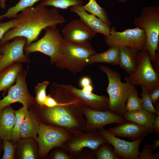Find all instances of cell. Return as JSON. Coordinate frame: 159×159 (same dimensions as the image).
Listing matches in <instances>:
<instances>
[{
    "label": "cell",
    "instance_id": "29",
    "mask_svg": "<svg viewBox=\"0 0 159 159\" xmlns=\"http://www.w3.org/2000/svg\"><path fill=\"white\" fill-rule=\"evenodd\" d=\"M83 0H42L40 4L45 7L52 6L62 9L82 5Z\"/></svg>",
    "mask_w": 159,
    "mask_h": 159
},
{
    "label": "cell",
    "instance_id": "7",
    "mask_svg": "<svg viewBox=\"0 0 159 159\" xmlns=\"http://www.w3.org/2000/svg\"><path fill=\"white\" fill-rule=\"evenodd\" d=\"M70 132L60 127L40 122L38 136L35 138L39 146L38 156L44 158L53 148L62 146L72 137Z\"/></svg>",
    "mask_w": 159,
    "mask_h": 159
},
{
    "label": "cell",
    "instance_id": "32",
    "mask_svg": "<svg viewBox=\"0 0 159 159\" xmlns=\"http://www.w3.org/2000/svg\"><path fill=\"white\" fill-rule=\"evenodd\" d=\"M49 82L44 81L38 84L35 87L34 90L36 94L35 98V101L39 106L42 108L45 107L44 102L46 95V89L49 84Z\"/></svg>",
    "mask_w": 159,
    "mask_h": 159
},
{
    "label": "cell",
    "instance_id": "35",
    "mask_svg": "<svg viewBox=\"0 0 159 159\" xmlns=\"http://www.w3.org/2000/svg\"><path fill=\"white\" fill-rule=\"evenodd\" d=\"M2 141V147L4 153L1 159H14L16 145H13L9 140H3Z\"/></svg>",
    "mask_w": 159,
    "mask_h": 159
},
{
    "label": "cell",
    "instance_id": "27",
    "mask_svg": "<svg viewBox=\"0 0 159 159\" xmlns=\"http://www.w3.org/2000/svg\"><path fill=\"white\" fill-rule=\"evenodd\" d=\"M83 6L87 11L97 16L111 28V23L107 12L104 8L99 5L96 0H89Z\"/></svg>",
    "mask_w": 159,
    "mask_h": 159
},
{
    "label": "cell",
    "instance_id": "33",
    "mask_svg": "<svg viewBox=\"0 0 159 159\" xmlns=\"http://www.w3.org/2000/svg\"><path fill=\"white\" fill-rule=\"evenodd\" d=\"M141 86L142 90L141 95L143 108L149 112L158 115L159 114V111H157L154 107L150 99L149 94L147 89L143 86Z\"/></svg>",
    "mask_w": 159,
    "mask_h": 159
},
{
    "label": "cell",
    "instance_id": "12",
    "mask_svg": "<svg viewBox=\"0 0 159 159\" xmlns=\"http://www.w3.org/2000/svg\"><path fill=\"white\" fill-rule=\"evenodd\" d=\"M74 134V136L67 141L62 146L72 154H78L85 148L96 150L101 144L109 143L97 130L86 134L80 132Z\"/></svg>",
    "mask_w": 159,
    "mask_h": 159
},
{
    "label": "cell",
    "instance_id": "42",
    "mask_svg": "<svg viewBox=\"0 0 159 159\" xmlns=\"http://www.w3.org/2000/svg\"><path fill=\"white\" fill-rule=\"evenodd\" d=\"M93 89V87L91 84L83 87L82 90L86 92H92Z\"/></svg>",
    "mask_w": 159,
    "mask_h": 159
},
{
    "label": "cell",
    "instance_id": "20",
    "mask_svg": "<svg viewBox=\"0 0 159 159\" xmlns=\"http://www.w3.org/2000/svg\"><path fill=\"white\" fill-rule=\"evenodd\" d=\"M15 119L14 111L10 105L0 112V140L11 141Z\"/></svg>",
    "mask_w": 159,
    "mask_h": 159
},
{
    "label": "cell",
    "instance_id": "46",
    "mask_svg": "<svg viewBox=\"0 0 159 159\" xmlns=\"http://www.w3.org/2000/svg\"><path fill=\"white\" fill-rule=\"evenodd\" d=\"M1 140H0V154L1 152V149H2V143H1Z\"/></svg>",
    "mask_w": 159,
    "mask_h": 159
},
{
    "label": "cell",
    "instance_id": "30",
    "mask_svg": "<svg viewBox=\"0 0 159 159\" xmlns=\"http://www.w3.org/2000/svg\"><path fill=\"white\" fill-rule=\"evenodd\" d=\"M109 143H105L100 145L96 150L95 155L98 159H120V157L116 155Z\"/></svg>",
    "mask_w": 159,
    "mask_h": 159
},
{
    "label": "cell",
    "instance_id": "5",
    "mask_svg": "<svg viewBox=\"0 0 159 159\" xmlns=\"http://www.w3.org/2000/svg\"><path fill=\"white\" fill-rule=\"evenodd\" d=\"M151 63L149 54L145 50H140L135 72L125 78L126 82L135 86H143L149 93L159 86V75Z\"/></svg>",
    "mask_w": 159,
    "mask_h": 159
},
{
    "label": "cell",
    "instance_id": "11",
    "mask_svg": "<svg viewBox=\"0 0 159 159\" xmlns=\"http://www.w3.org/2000/svg\"><path fill=\"white\" fill-rule=\"evenodd\" d=\"M11 42H6L0 45V52L2 57L0 59V72L15 63H25L29 60L24 54V49L27 42L24 37H15Z\"/></svg>",
    "mask_w": 159,
    "mask_h": 159
},
{
    "label": "cell",
    "instance_id": "2",
    "mask_svg": "<svg viewBox=\"0 0 159 159\" xmlns=\"http://www.w3.org/2000/svg\"><path fill=\"white\" fill-rule=\"evenodd\" d=\"M140 16L134 19L136 27L143 29L146 35L145 50L148 52L151 62L159 72L158 56L159 39V7L153 6L143 8L140 12Z\"/></svg>",
    "mask_w": 159,
    "mask_h": 159
},
{
    "label": "cell",
    "instance_id": "37",
    "mask_svg": "<svg viewBox=\"0 0 159 159\" xmlns=\"http://www.w3.org/2000/svg\"><path fill=\"white\" fill-rule=\"evenodd\" d=\"M17 24L16 18L5 22L0 21V40L8 31L16 26Z\"/></svg>",
    "mask_w": 159,
    "mask_h": 159
},
{
    "label": "cell",
    "instance_id": "10",
    "mask_svg": "<svg viewBox=\"0 0 159 159\" xmlns=\"http://www.w3.org/2000/svg\"><path fill=\"white\" fill-rule=\"evenodd\" d=\"M26 72L21 70L15 84L8 90L6 96L0 100V112L5 107L11 104L19 102L28 107L34 104L35 99L30 95L26 81Z\"/></svg>",
    "mask_w": 159,
    "mask_h": 159
},
{
    "label": "cell",
    "instance_id": "8",
    "mask_svg": "<svg viewBox=\"0 0 159 159\" xmlns=\"http://www.w3.org/2000/svg\"><path fill=\"white\" fill-rule=\"evenodd\" d=\"M115 28H111L109 35L105 37V41L109 47L125 46L140 51L145 50L146 37L143 29L136 27L117 32Z\"/></svg>",
    "mask_w": 159,
    "mask_h": 159
},
{
    "label": "cell",
    "instance_id": "1",
    "mask_svg": "<svg viewBox=\"0 0 159 159\" xmlns=\"http://www.w3.org/2000/svg\"><path fill=\"white\" fill-rule=\"evenodd\" d=\"M16 26L8 31L0 40L2 45L17 37L27 39L26 46L36 40L42 31L48 27H56L64 23V17L58 9H48L39 4L37 6L27 8L18 15Z\"/></svg>",
    "mask_w": 159,
    "mask_h": 159
},
{
    "label": "cell",
    "instance_id": "38",
    "mask_svg": "<svg viewBox=\"0 0 159 159\" xmlns=\"http://www.w3.org/2000/svg\"><path fill=\"white\" fill-rule=\"evenodd\" d=\"M149 94L153 104H155L158 102L159 100V86L155 87Z\"/></svg>",
    "mask_w": 159,
    "mask_h": 159
},
{
    "label": "cell",
    "instance_id": "28",
    "mask_svg": "<svg viewBox=\"0 0 159 159\" xmlns=\"http://www.w3.org/2000/svg\"><path fill=\"white\" fill-rule=\"evenodd\" d=\"M28 107L23 106L19 110L14 111L15 119L13 133L11 140L17 142L21 139L20 130L24 117L28 112Z\"/></svg>",
    "mask_w": 159,
    "mask_h": 159
},
{
    "label": "cell",
    "instance_id": "13",
    "mask_svg": "<svg viewBox=\"0 0 159 159\" xmlns=\"http://www.w3.org/2000/svg\"><path fill=\"white\" fill-rule=\"evenodd\" d=\"M98 130V133L113 146L116 155L124 159H139V147L144 139L129 142L117 137L103 127Z\"/></svg>",
    "mask_w": 159,
    "mask_h": 159
},
{
    "label": "cell",
    "instance_id": "39",
    "mask_svg": "<svg viewBox=\"0 0 159 159\" xmlns=\"http://www.w3.org/2000/svg\"><path fill=\"white\" fill-rule=\"evenodd\" d=\"M70 158L67 154L61 151L57 152L53 157V158L54 159H69Z\"/></svg>",
    "mask_w": 159,
    "mask_h": 159
},
{
    "label": "cell",
    "instance_id": "19",
    "mask_svg": "<svg viewBox=\"0 0 159 159\" xmlns=\"http://www.w3.org/2000/svg\"><path fill=\"white\" fill-rule=\"evenodd\" d=\"M140 51L125 46L120 47L118 65L130 75L133 73L136 70Z\"/></svg>",
    "mask_w": 159,
    "mask_h": 159
},
{
    "label": "cell",
    "instance_id": "43",
    "mask_svg": "<svg viewBox=\"0 0 159 159\" xmlns=\"http://www.w3.org/2000/svg\"><path fill=\"white\" fill-rule=\"evenodd\" d=\"M152 145L154 150L157 149L159 146V140H154Z\"/></svg>",
    "mask_w": 159,
    "mask_h": 159
},
{
    "label": "cell",
    "instance_id": "3",
    "mask_svg": "<svg viewBox=\"0 0 159 159\" xmlns=\"http://www.w3.org/2000/svg\"><path fill=\"white\" fill-rule=\"evenodd\" d=\"M99 69L106 74L108 80L106 90L109 96L108 110L123 117L127 112L126 101L129 96L137 90L136 86L122 82L120 74L107 66L101 65Z\"/></svg>",
    "mask_w": 159,
    "mask_h": 159
},
{
    "label": "cell",
    "instance_id": "40",
    "mask_svg": "<svg viewBox=\"0 0 159 159\" xmlns=\"http://www.w3.org/2000/svg\"><path fill=\"white\" fill-rule=\"evenodd\" d=\"M80 85L83 88L87 85L92 84V80L89 77L85 76L82 77L80 81Z\"/></svg>",
    "mask_w": 159,
    "mask_h": 159
},
{
    "label": "cell",
    "instance_id": "14",
    "mask_svg": "<svg viewBox=\"0 0 159 159\" xmlns=\"http://www.w3.org/2000/svg\"><path fill=\"white\" fill-rule=\"evenodd\" d=\"M82 112L87 119L85 128L87 132L97 130L110 124L118 123L125 120L123 117L118 115L109 110L97 111L83 106Z\"/></svg>",
    "mask_w": 159,
    "mask_h": 159
},
{
    "label": "cell",
    "instance_id": "45",
    "mask_svg": "<svg viewBox=\"0 0 159 159\" xmlns=\"http://www.w3.org/2000/svg\"><path fill=\"white\" fill-rule=\"evenodd\" d=\"M120 2L125 3L128 0H117Z\"/></svg>",
    "mask_w": 159,
    "mask_h": 159
},
{
    "label": "cell",
    "instance_id": "16",
    "mask_svg": "<svg viewBox=\"0 0 159 159\" xmlns=\"http://www.w3.org/2000/svg\"><path fill=\"white\" fill-rule=\"evenodd\" d=\"M62 32L64 39L80 44L90 42L96 34L80 19L71 21L64 27Z\"/></svg>",
    "mask_w": 159,
    "mask_h": 159
},
{
    "label": "cell",
    "instance_id": "48",
    "mask_svg": "<svg viewBox=\"0 0 159 159\" xmlns=\"http://www.w3.org/2000/svg\"></svg>",
    "mask_w": 159,
    "mask_h": 159
},
{
    "label": "cell",
    "instance_id": "17",
    "mask_svg": "<svg viewBox=\"0 0 159 159\" xmlns=\"http://www.w3.org/2000/svg\"><path fill=\"white\" fill-rule=\"evenodd\" d=\"M116 136L127 138L132 141L144 139L149 133L146 128L133 122L126 121L118 123L107 130Z\"/></svg>",
    "mask_w": 159,
    "mask_h": 159
},
{
    "label": "cell",
    "instance_id": "34",
    "mask_svg": "<svg viewBox=\"0 0 159 159\" xmlns=\"http://www.w3.org/2000/svg\"><path fill=\"white\" fill-rule=\"evenodd\" d=\"M80 104L79 101L75 99L66 102H59L50 95H47L44 102L45 107H52L58 106L78 105Z\"/></svg>",
    "mask_w": 159,
    "mask_h": 159
},
{
    "label": "cell",
    "instance_id": "6",
    "mask_svg": "<svg viewBox=\"0 0 159 159\" xmlns=\"http://www.w3.org/2000/svg\"><path fill=\"white\" fill-rule=\"evenodd\" d=\"M44 36L36 42L26 46V55L35 52L43 53L50 58V63L57 62L62 56V44L63 38L56 27H48Z\"/></svg>",
    "mask_w": 159,
    "mask_h": 159
},
{
    "label": "cell",
    "instance_id": "9",
    "mask_svg": "<svg viewBox=\"0 0 159 159\" xmlns=\"http://www.w3.org/2000/svg\"><path fill=\"white\" fill-rule=\"evenodd\" d=\"M73 105L44 107V117L50 123L65 129L74 134L81 132L79 129L80 124L78 114L75 113L71 108Z\"/></svg>",
    "mask_w": 159,
    "mask_h": 159
},
{
    "label": "cell",
    "instance_id": "21",
    "mask_svg": "<svg viewBox=\"0 0 159 159\" xmlns=\"http://www.w3.org/2000/svg\"><path fill=\"white\" fill-rule=\"evenodd\" d=\"M123 117L126 121L133 122L146 128L149 132L151 133L154 130L153 124L156 117L154 114L143 108L134 111L127 112Z\"/></svg>",
    "mask_w": 159,
    "mask_h": 159
},
{
    "label": "cell",
    "instance_id": "31",
    "mask_svg": "<svg viewBox=\"0 0 159 159\" xmlns=\"http://www.w3.org/2000/svg\"><path fill=\"white\" fill-rule=\"evenodd\" d=\"M138 94L136 90L129 96L125 104L127 112L134 111L143 108L142 99L138 97Z\"/></svg>",
    "mask_w": 159,
    "mask_h": 159
},
{
    "label": "cell",
    "instance_id": "47",
    "mask_svg": "<svg viewBox=\"0 0 159 159\" xmlns=\"http://www.w3.org/2000/svg\"><path fill=\"white\" fill-rule=\"evenodd\" d=\"M2 57V55L0 52V59H1Z\"/></svg>",
    "mask_w": 159,
    "mask_h": 159
},
{
    "label": "cell",
    "instance_id": "23",
    "mask_svg": "<svg viewBox=\"0 0 159 159\" xmlns=\"http://www.w3.org/2000/svg\"><path fill=\"white\" fill-rule=\"evenodd\" d=\"M40 122L30 111H28L24 117L20 130L22 139L36 138L39 128Z\"/></svg>",
    "mask_w": 159,
    "mask_h": 159
},
{
    "label": "cell",
    "instance_id": "15",
    "mask_svg": "<svg viewBox=\"0 0 159 159\" xmlns=\"http://www.w3.org/2000/svg\"><path fill=\"white\" fill-rule=\"evenodd\" d=\"M62 87L83 106L100 111L108 110L109 98L92 92H84L71 85L62 84Z\"/></svg>",
    "mask_w": 159,
    "mask_h": 159
},
{
    "label": "cell",
    "instance_id": "4",
    "mask_svg": "<svg viewBox=\"0 0 159 159\" xmlns=\"http://www.w3.org/2000/svg\"><path fill=\"white\" fill-rule=\"evenodd\" d=\"M62 56L55 63V66L67 69L73 74L82 71L88 64L89 58L96 52L90 42L84 44L71 43L63 39Z\"/></svg>",
    "mask_w": 159,
    "mask_h": 159
},
{
    "label": "cell",
    "instance_id": "44",
    "mask_svg": "<svg viewBox=\"0 0 159 159\" xmlns=\"http://www.w3.org/2000/svg\"><path fill=\"white\" fill-rule=\"evenodd\" d=\"M7 0H0V6L1 9H5L6 7V2Z\"/></svg>",
    "mask_w": 159,
    "mask_h": 159
},
{
    "label": "cell",
    "instance_id": "26",
    "mask_svg": "<svg viewBox=\"0 0 159 159\" xmlns=\"http://www.w3.org/2000/svg\"><path fill=\"white\" fill-rule=\"evenodd\" d=\"M42 0H19L14 6L9 8L4 14L0 15V20L4 18L14 19L18 14L25 9L32 6L36 2Z\"/></svg>",
    "mask_w": 159,
    "mask_h": 159
},
{
    "label": "cell",
    "instance_id": "24",
    "mask_svg": "<svg viewBox=\"0 0 159 159\" xmlns=\"http://www.w3.org/2000/svg\"><path fill=\"white\" fill-rule=\"evenodd\" d=\"M120 47L116 46L110 47L107 51L97 53L88 59V64L96 63H104L113 66L119 65Z\"/></svg>",
    "mask_w": 159,
    "mask_h": 159
},
{
    "label": "cell",
    "instance_id": "18",
    "mask_svg": "<svg viewBox=\"0 0 159 159\" xmlns=\"http://www.w3.org/2000/svg\"><path fill=\"white\" fill-rule=\"evenodd\" d=\"M70 9L77 14L80 19L96 34H101L105 36L109 35L111 28L100 19L89 13L82 5L72 7Z\"/></svg>",
    "mask_w": 159,
    "mask_h": 159
},
{
    "label": "cell",
    "instance_id": "36",
    "mask_svg": "<svg viewBox=\"0 0 159 159\" xmlns=\"http://www.w3.org/2000/svg\"><path fill=\"white\" fill-rule=\"evenodd\" d=\"M152 145H145L141 152H140L139 159H158L159 153H153Z\"/></svg>",
    "mask_w": 159,
    "mask_h": 159
},
{
    "label": "cell",
    "instance_id": "22",
    "mask_svg": "<svg viewBox=\"0 0 159 159\" xmlns=\"http://www.w3.org/2000/svg\"><path fill=\"white\" fill-rule=\"evenodd\" d=\"M22 67L20 63H15L0 72V92L8 90L16 82Z\"/></svg>",
    "mask_w": 159,
    "mask_h": 159
},
{
    "label": "cell",
    "instance_id": "25",
    "mask_svg": "<svg viewBox=\"0 0 159 159\" xmlns=\"http://www.w3.org/2000/svg\"><path fill=\"white\" fill-rule=\"evenodd\" d=\"M33 138L22 139L19 141L20 158L35 159L38 158V154Z\"/></svg>",
    "mask_w": 159,
    "mask_h": 159
},
{
    "label": "cell",
    "instance_id": "41",
    "mask_svg": "<svg viewBox=\"0 0 159 159\" xmlns=\"http://www.w3.org/2000/svg\"><path fill=\"white\" fill-rule=\"evenodd\" d=\"M157 117L155 119L153 124L154 130L158 134L159 133V114Z\"/></svg>",
    "mask_w": 159,
    "mask_h": 159
}]
</instances>
